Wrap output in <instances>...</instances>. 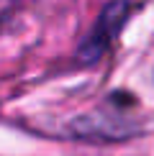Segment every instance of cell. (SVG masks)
Segmentation results:
<instances>
[{"label": "cell", "instance_id": "obj_1", "mask_svg": "<svg viewBox=\"0 0 154 156\" xmlns=\"http://www.w3.org/2000/svg\"><path fill=\"white\" fill-rule=\"evenodd\" d=\"M134 13V3L128 0H111L105 8L100 10L95 26L90 28V34L85 36V41L77 49V62L82 64H95L103 54L108 51V46L118 38L121 28L126 26V21Z\"/></svg>", "mask_w": 154, "mask_h": 156}]
</instances>
